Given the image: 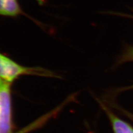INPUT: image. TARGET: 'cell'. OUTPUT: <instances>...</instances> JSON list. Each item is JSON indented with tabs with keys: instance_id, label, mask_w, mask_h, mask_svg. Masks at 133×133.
<instances>
[{
	"instance_id": "cell-8",
	"label": "cell",
	"mask_w": 133,
	"mask_h": 133,
	"mask_svg": "<svg viewBox=\"0 0 133 133\" xmlns=\"http://www.w3.org/2000/svg\"><path fill=\"white\" fill-rule=\"evenodd\" d=\"M125 16H127V17H129L130 18H133V16H127V15H125Z\"/></svg>"
},
{
	"instance_id": "cell-6",
	"label": "cell",
	"mask_w": 133,
	"mask_h": 133,
	"mask_svg": "<svg viewBox=\"0 0 133 133\" xmlns=\"http://www.w3.org/2000/svg\"><path fill=\"white\" fill-rule=\"evenodd\" d=\"M133 61V47L129 48L122 57V62Z\"/></svg>"
},
{
	"instance_id": "cell-9",
	"label": "cell",
	"mask_w": 133,
	"mask_h": 133,
	"mask_svg": "<svg viewBox=\"0 0 133 133\" xmlns=\"http://www.w3.org/2000/svg\"><path fill=\"white\" fill-rule=\"evenodd\" d=\"M131 118H132V119H133V115H131Z\"/></svg>"
},
{
	"instance_id": "cell-3",
	"label": "cell",
	"mask_w": 133,
	"mask_h": 133,
	"mask_svg": "<svg viewBox=\"0 0 133 133\" xmlns=\"http://www.w3.org/2000/svg\"><path fill=\"white\" fill-rule=\"evenodd\" d=\"M22 14L18 0H0V16L17 17Z\"/></svg>"
},
{
	"instance_id": "cell-7",
	"label": "cell",
	"mask_w": 133,
	"mask_h": 133,
	"mask_svg": "<svg viewBox=\"0 0 133 133\" xmlns=\"http://www.w3.org/2000/svg\"><path fill=\"white\" fill-rule=\"evenodd\" d=\"M36 1L38 2L39 5H43V4L44 3L45 0H36Z\"/></svg>"
},
{
	"instance_id": "cell-4",
	"label": "cell",
	"mask_w": 133,
	"mask_h": 133,
	"mask_svg": "<svg viewBox=\"0 0 133 133\" xmlns=\"http://www.w3.org/2000/svg\"><path fill=\"white\" fill-rule=\"evenodd\" d=\"M102 107L110 120L114 133H133V128L129 124L119 118L104 105Z\"/></svg>"
},
{
	"instance_id": "cell-5",
	"label": "cell",
	"mask_w": 133,
	"mask_h": 133,
	"mask_svg": "<svg viewBox=\"0 0 133 133\" xmlns=\"http://www.w3.org/2000/svg\"><path fill=\"white\" fill-rule=\"evenodd\" d=\"M39 127L40 125H39V123L38 122L35 121L31 124L29 125H28L27 127L23 128L22 129L19 130L17 132H14V133H28L29 132L32 131L33 130H35L36 128H39Z\"/></svg>"
},
{
	"instance_id": "cell-10",
	"label": "cell",
	"mask_w": 133,
	"mask_h": 133,
	"mask_svg": "<svg viewBox=\"0 0 133 133\" xmlns=\"http://www.w3.org/2000/svg\"><path fill=\"white\" fill-rule=\"evenodd\" d=\"M131 88H133V86H132V87H131Z\"/></svg>"
},
{
	"instance_id": "cell-1",
	"label": "cell",
	"mask_w": 133,
	"mask_h": 133,
	"mask_svg": "<svg viewBox=\"0 0 133 133\" xmlns=\"http://www.w3.org/2000/svg\"><path fill=\"white\" fill-rule=\"evenodd\" d=\"M24 75L54 77L51 72L39 67H28L21 65L0 52V78L12 83Z\"/></svg>"
},
{
	"instance_id": "cell-2",
	"label": "cell",
	"mask_w": 133,
	"mask_h": 133,
	"mask_svg": "<svg viewBox=\"0 0 133 133\" xmlns=\"http://www.w3.org/2000/svg\"><path fill=\"white\" fill-rule=\"evenodd\" d=\"M11 84L0 78V133H13Z\"/></svg>"
}]
</instances>
